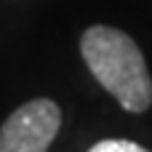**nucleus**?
Masks as SVG:
<instances>
[{
	"label": "nucleus",
	"mask_w": 152,
	"mask_h": 152,
	"mask_svg": "<svg viewBox=\"0 0 152 152\" xmlns=\"http://www.w3.org/2000/svg\"><path fill=\"white\" fill-rule=\"evenodd\" d=\"M91 152H144V147L131 139H102L91 147Z\"/></svg>",
	"instance_id": "obj_3"
},
{
	"label": "nucleus",
	"mask_w": 152,
	"mask_h": 152,
	"mask_svg": "<svg viewBox=\"0 0 152 152\" xmlns=\"http://www.w3.org/2000/svg\"><path fill=\"white\" fill-rule=\"evenodd\" d=\"M61 128V110L51 99H32L13 110L0 128V152H45Z\"/></svg>",
	"instance_id": "obj_2"
},
{
	"label": "nucleus",
	"mask_w": 152,
	"mask_h": 152,
	"mask_svg": "<svg viewBox=\"0 0 152 152\" xmlns=\"http://www.w3.org/2000/svg\"><path fill=\"white\" fill-rule=\"evenodd\" d=\"M80 53L91 75L110 91L126 112H147L152 104V77L142 48L123 29L96 24L80 37Z\"/></svg>",
	"instance_id": "obj_1"
}]
</instances>
